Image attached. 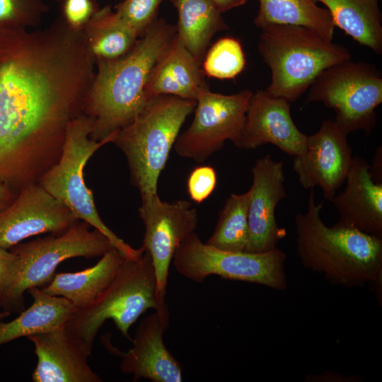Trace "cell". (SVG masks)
<instances>
[{
    "mask_svg": "<svg viewBox=\"0 0 382 382\" xmlns=\"http://www.w3.org/2000/svg\"><path fill=\"white\" fill-rule=\"evenodd\" d=\"M95 64L83 29L63 18L43 30L0 33V181L15 193L84 112Z\"/></svg>",
    "mask_w": 382,
    "mask_h": 382,
    "instance_id": "6da1fadb",
    "label": "cell"
},
{
    "mask_svg": "<svg viewBox=\"0 0 382 382\" xmlns=\"http://www.w3.org/2000/svg\"><path fill=\"white\" fill-rule=\"evenodd\" d=\"M176 35V25L156 18L132 49L113 60L96 61L94 79L84 106L91 137L102 141L129 125L147 101L150 74Z\"/></svg>",
    "mask_w": 382,
    "mask_h": 382,
    "instance_id": "7a4b0ae2",
    "label": "cell"
},
{
    "mask_svg": "<svg viewBox=\"0 0 382 382\" xmlns=\"http://www.w3.org/2000/svg\"><path fill=\"white\" fill-rule=\"evenodd\" d=\"M323 207L316 202L313 188L307 211L295 216L296 252L302 265L347 288L381 278L382 238L336 223L328 226L320 217Z\"/></svg>",
    "mask_w": 382,
    "mask_h": 382,
    "instance_id": "3957f363",
    "label": "cell"
},
{
    "mask_svg": "<svg viewBox=\"0 0 382 382\" xmlns=\"http://www.w3.org/2000/svg\"><path fill=\"white\" fill-rule=\"evenodd\" d=\"M258 50L271 71L265 91L290 103L299 99L326 69L352 59L347 47L302 25L261 28Z\"/></svg>",
    "mask_w": 382,
    "mask_h": 382,
    "instance_id": "277c9868",
    "label": "cell"
},
{
    "mask_svg": "<svg viewBox=\"0 0 382 382\" xmlns=\"http://www.w3.org/2000/svg\"><path fill=\"white\" fill-rule=\"evenodd\" d=\"M196 101L160 95L147 100L134 119L118 131L113 142L124 152L131 182L141 197L157 193L159 176Z\"/></svg>",
    "mask_w": 382,
    "mask_h": 382,
    "instance_id": "5b68a950",
    "label": "cell"
},
{
    "mask_svg": "<svg viewBox=\"0 0 382 382\" xmlns=\"http://www.w3.org/2000/svg\"><path fill=\"white\" fill-rule=\"evenodd\" d=\"M155 270L144 250L137 258L125 257L114 279L89 306L77 309L64 327L92 352L95 338L104 323L112 320L121 334L132 341L129 330L147 310L170 318L167 306L158 301Z\"/></svg>",
    "mask_w": 382,
    "mask_h": 382,
    "instance_id": "8992f818",
    "label": "cell"
},
{
    "mask_svg": "<svg viewBox=\"0 0 382 382\" xmlns=\"http://www.w3.org/2000/svg\"><path fill=\"white\" fill-rule=\"evenodd\" d=\"M92 131V121L85 113L69 122L59 159L42 175L40 185L69 209L77 219L105 235L125 257H139L144 248H132L106 226L97 212L91 191L86 185L83 169L87 161L102 146L113 142L117 134L96 141L91 137Z\"/></svg>",
    "mask_w": 382,
    "mask_h": 382,
    "instance_id": "52a82bcc",
    "label": "cell"
},
{
    "mask_svg": "<svg viewBox=\"0 0 382 382\" xmlns=\"http://www.w3.org/2000/svg\"><path fill=\"white\" fill-rule=\"evenodd\" d=\"M90 225L77 221L67 229L43 238L18 243L11 248L19 257L18 277L0 298V307L10 313L25 309L24 294L33 287L49 284L61 262L77 257L102 256L115 248L109 239Z\"/></svg>",
    "mask_w": 382,
    "mask_h": 382,
    "instance_id": "ba28073f",
    "label": "cell"
},
{
    "mask_svg": "<svg viewBox=\"0 0 382 382\" xmlns=\"http://www.w3.org/2000/svg\"><path fill=\"white\" fill-rule=\"evenodd\" d=\"M285 260L278 248L261 253L221 250L202 242L195 232L180 245L172 262L180 274L197 283L217 275L283 291L287 287Z\"/></svg>",
    "mask_w": 382,
    "mask_h": 382,
    "instance_id": "9c48e42d",
    "label": "cell"
},
{
    "mask_svg": "<svg viewBox=\"0 0 382 382\" xmlns=\"http://www.w3.org/2000/svg\"><path fill=\"white\" fill-rule=\"evenodd\" d=\"M320 102L335 112L336 123L347 134L370 133L382 103V74L374 65L351 59L324 70L308 88L307 103Z\"/></svg>",
    "mask_w": 382,
    "mask_h": 382,
    "instance_id": "30bf717a",
    "label": "cell"
},
{
    "mask_svg": "<svg viewBox=\"0 0 382 382\" xmlns=\"http://www.w3.org/2000/svg\"><path fill=\"white\" fill-rule=\"evenodd\" d=\"M253 92L248 89L224 95L209 89L196 100L190 126L179 134L174 149L181 157L203 163L219 151L226 140L239 139Z\"/></svg>",
    "mask_w": 382,
    "mask_h": 382,
    "instance_id": "8fae6325",
    "label": "cell"
},
{
    "mask_svg": "<svg viewBox=\"0 0 382 382\" xmlns=\"http://www.w3.org/2000/svg\"><path fill=\"white\" fill-rule=\"evenodd\" d=\"M139 214L144 226L143 248L151 255L158 302L165 301L169 268L180 245L195 232L198 213L186 200L163 201L158 192L142 197Z\"/></svg>",
    "mask_w": 382,
    "mask_h": 382,
    "instance_id": "7c38bea8",
    "label": "cell"
},
{
    "mask_svg": "<svg viewBox=\"0 0 382 382\" xmlns=\"http://www.w3.org/2000/svg\"><path fill=\"white\" fill-rule=\"evenodd\" d=\"M347 135L335 120H325L308 136L304 152L294 157L292 167L301 185L320 187L329 202L345 182L353 158Z\"/></svg>",
    "mask_w": 382,
    "mask_h": 382,
    "instance_id": "4fadbf2b",
    "label": "cell"
},
{
    "mask_svg": "<svg viewBox=\"0 0 382 382\" xmlns=\"http://www.w3.org/2000/svg\"><path fill=\"white\" fill-rule=\"evenodd\" d=\"M77 220L69 209L40 185H27L0 211V247L11 249L35 235L60 233Z\"/></svg>",
    "mask_w": 382,
    "mask_h": 382,
    "instance_id": "5bb4252c",
    "label": "cell"
},
{
    "mask_svg": "<svg viewBox=\"0 0 382 382\" xmlns=\"http://www.w3.org/2000/svg\"><path fill=\"white\" fill-rule=\"evenodd\" d=\"M251 172L247 251L261 253L277 248L279 241L286 234L285 230L278 226L275 218L277 204L287 197L284 163L267 154L256 160Z\"/></svg>",
    "mask_w": 382,
    "mask_h": 382,
    "instance_id": "9a60e30c",
    "label": "cell"
},
{
    "mask_svg": "<svg viewBox=\"0 0 382 382\" xmlns=\"http://www.w3.org/2000/svg\"><path fill=\"white\" fill-rule=\"evenodd\" d=\"M290 107L289 101L265 90L253 93L241 136L234 146L250 150L272 144L294 157L302 154L308 135L295 125Z\"/></svg>",
    "mask_w": 382,
    "mask_h": 382,
    "instance_id": "2e32d148",
    "label": "cell"
},
{
    "mask_svg": "<svg viewBox=\"0 0 382 382\" xmlns=\"http://www.w3.org/2000/svg\"><path fill=\"white\" fill-rule=\"evenodd\" d=\"M35 347V382H101L88 364L91 352L64 326L27 337Z\"/></svg>",
    "mask_w": 382,
    "mask_h": 382,
    "instance_id": "e0dca14e",
    "label": "cell"
},
{
    "mask_svg": "<svg viewBox=\"0 0 382 382\" xmlns=\"http://www.w3.org/2000/svg\"><path fill=\"white\" fill-rule=\"evenodd\" d=\"M168 326L169 320L156 311L141 319L132 340L133 347L122 353L121 371L132 375L134 381L144 378L154 382H181L182 366L163 340Z\"/></svg>",
    "mask_w": 382,
    "mask_h": 382,
    "instance_id": "ac0fdd59",
    "label": "cell"
},
{
    "mask_svg": "<svg viewBox=\"0 0 382 382\" xmlns=\"http://www.w3.org/2000/svg\"><path fill=\"white\" fill-rule=\"evenodd\" d=\"M345 182L330 201L338 213L336 224L382 238V183L374 180L371 166L353 156Z\"/></svg>",
    "mask_w": 382,
    "mask_h": 382,
    "instance_id": "d6986e66",
    "label": "cell"
},
{
    "mask_svg": "<svg viewBox=\"0 0 382 382\" xmlns=\"http://www.w3.org/2000/svg\"><path fill=\"white\" fill-rule=\"evenodd\" d=\"M207 89L202 63L175 35L150 74L146 87L147 99L170 95L196 101Z\"/></svg>",
    "mask_w": 382,
    "mask_h": 382,
    "instance_id": "ffe728a7",
    "label": "cell"
},
{
    "mask_svg": "<svg viewBox=\"0 0 382 382\" xmlns=\"http://www.w3.org/2000/svg\"><path fill=\"white\" fill-rule=\"evenodd\" d=\"M125 258L120 251L112 248L92 267L76 272L54 274L52 281L42 290L52 296L66 299L77 309L85 308L109 286Z\"/></svg>",
    "mask_w": 382,
    "mask_h": 382,
    "instance_id": "44dd1931",
    "label": "cell"
},
{
    "mask_svg": "<svg viewBox=\"0 0 382 382\" xmlns=\"http://www.w3.org/2000/svg\"><path fill=\"white\" fill-rule=\"evenodd\" d=\"M32 304L11 321H0V345L22 337L64 327L77 308L62 296H52L39 287L27 291Z\"/></svg>",
    "mask_w": 382,
    "mask_h": 382,
    "instance_id": "7402d4cb",
    "label": "cell"
},
{
    "mask_svg": "<svg viewBox=\"0 0 382 382\" xmlns=\"http://www.w3.org/2000/svg\"><path fill=\"white\" fill-rule=\"evenodd\" d=\"M178 11L176 36L201 63L212 37L228 28L212 0H168Z\"/></svg>",
    "mask_w": 382,
    "mask_h": 382,
    "instance_id": "603a6c76",
    "label": "cell"
},
{
    "mask_svg": "<svg viewBox=\"0 0 382 382\" xmlns=\"http://www.w3.org/2000/svg\"><path fill=\"white\" fill-rule=\"evenodd\" d=\"M323 4L335 26L359 45L382 53L381 13L378 0H313Z\"/></svg>",
    "mask_w": 382,
    "mask_h": 382,
    "instance_id": "cb8c5ba5",
    "label": "cell"
},
{
    "mask_svg": "<svg viewBox=\"0 0 382 382\" xmlns=\"http://www.w3.org/2000/svg\"><path fill=\"white\" fill-rule=\"evenodd\" d=\"M88 49L98 60H113L129 52L139 35L110 6L98 8L83 28Z\"/></svg>",
    "mask_w": 382,
    "mask_h": 382,
    "instance_id": "d4e9b609",
    "label": "cell"
},
{
    "mask_svg": "<svg viewBox=\"0 0 382 382\" xmlns=\"http://www.w3.org/2000/svg\"><path fill=\"white\" fill-rule=\"evenodd\" d=\"M259 8L254 24L262 28L271 24H289L315 30L332 40L335 25L326 8L313 0H258Z\"/></svg>",
    "mask_w": 382,
    "mask_h": 382,
    "instance_id": "484cf974",
    "label": "cell"
},
{
    "mask_svg": "<svg viewBox=\"0 0 382 382\" xmlns=\"http://www.w3.org/2000/svg\"><path fill=\"white\" fill-rule=\"evenodd\" d=\"M248 202V190L243 194H231L219 212L213 233L205 243L221 250L247 251Z\"/></svg>",
    "mask_w": 382,
    "mask_h": 382,
    "instance_id": "4316f807",
    "label": "cell"
},
{
    "mask_svg": "<svg viewBox=\"0 0 382 382\" xmlns=\"http://www.w3.org/2000/svg\"><path fill=\"white\" fill-rule=\"evenodd\" d=\"M245 66L242 45L239 40L232 37L218 40L207 51L202 63L204 74L219 79L236 77Z\"/></svg>",
    "mask_w": 382,
    "mask_h": 382,
    "instance_id": "83f0119b",
    "label": "cell"
},
{
    "mask_svg": "<svg viewBox=\"0 0 382 382\" xmlns=\"http://www.w3.org/2000/svg\"><path fill=\"white\" fill-rule=\"evenodd\" d=\"M47 11L43 0H0V33L28 30Z\"/></svg>",
    "mask_w": 382,
    "mask_h": 382,
    "instance_id": "f1b7e54d",
    "label": "cell"
},
{
    "mask_svg": "<svg viewBox=\"0 0 382 382\" xmlns=\"http://www.w3.org/2000/svg\"><path fill=\"white\" fill-rule=\"evenodd\" d=\"M164 0H122L115 13L139 36L157 18L158 10Z\"/></svg>",
    "mask_w": 382,
    "mask_h": 382,
    "instance_id": "f546056e",
    "label": "cell"
},
{
    "mask_svg": "<svg viewBox=\"0 0 382 382\" xmlns=\"http://www.w3.org/2000/svg\"><path fill=\"white\" fill-rule=\"evenodd\" d=\"M216 182L214 167L208 165L195 167L187 180V190L190 199L196 203H202L214 192Z\"/></svg>",
    "mask_w": 382,
    "mask_h": 382,
    "instance_id": "4dcf8cb0",
    "label": "cell"
},
{
    "mask_svg": "<svg viewBox=\"0 0 382 382\" xmlns=\"http://www.w3.org/2000/svg\"><path fill=\"white\" fill-rule=\"evenodd\" d=\"M98 9L93 0H64L62 18L71 27L82 29Z\"/></svg>",
    "mask_w": 382,
    "mask_h": 382,
    "instance_id": "1f68e13d",
    "label": "cell"
},
{
    "mask_svg": "<svg viewBox=\"0 0 382 382\" xmlns=\"http://www.w3.org/2000/svg\"><path fill=\"white\" fill-rule=\"evenodd\" d=\"M20 270L19 257L11 250L0 247V298L16 282Z\"/></svg>",
    "mask_w": 382,
    "mask_h": 382,
    "instance_id": "d6a6232c",
    "label": "cell"
},
{
    "mask_svg": "<svg viewBox=\"0 0 382 382\" xmlns=\"http://www.w3.org/2000/svg\"><path fill=\"white\" fill-rule=\"evenodd\" d=\"M17 194L0 181V211L8 206Z\"/></svg>",
    "mask_w": 382,
    "mask_h": 382,
    "instance_id": "836d02e7",
    "label": "cell"
},
{
    "mask_svg": "<svg viewBox=\"0 0 382 382\" xmlns=\"http://www.w3.org/2000/svg\"><path fill=\"white\" fill-rule=\"evenodd\" d=\"M221 13L245 4L247 0H212Z\"/></svg>",
    "mask_w": 382,
    "mask_h": 382,
    "instance_id": "e575fe53",
    "label": "cell"
},
{
    "mask_svg": "<svg viewBox=\"0 0 382 382\" xmlns=\"http://www.w3.org/2000/svg\"><path fill=\"white\" fill-rule=\"evenodd\" d=\"M10 314L11 313L6 311H3L0 312V321L3 320L6 317L9 316Z\"/></svg>",
    "mask_w": 382,
    "mask_h": 382,
    "instance_id": "d590c367",
    "label": "cell"
}]
</instances>
